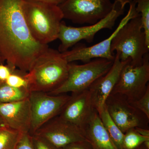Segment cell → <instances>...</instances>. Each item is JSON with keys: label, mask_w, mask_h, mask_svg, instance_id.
<instances>
[{"label": "cell", "mask_w": 149, "mask_h": 149, "mask_svg": "<svg viewBox=\"0 0 149 149\" xmlns=\"http://www.w3.org/2000/svg\"><path fill=\"white\" fill-rule=\"evenodd\" d=\"M23 0H0V54L8 64L28 72L49 48L32 37L22 10Z\"/></svg>", "instance_id": "1"}, {"label": "cell", "mask_w": 149, "mask_h": 149, "mask_svg": "<svg viewBox=\"0 0 149 149\" xmlns=\"http://www.w3.org/2000/svg\"><path fill=\"white\" fill-rule=\"evenodd\" d=\"M22 10L32 37L48 45L58 38L63 15L58 5L35 0H23Z\"/></svg>", "instance_id": "2"}, {"label": "cell", "mask_w": 149, "mask_h": 149, "mask_svg": "<svg viewBox=\"0 0 149 149\" xmlns=\"http://www.w3.org/2000/svg\"><path fill=\"white\" fill-rule=\"evenodd\" d=\"M69 63L58 50L48 48L27 72L29 90L49 93L66 80Z\"/></svg>", "instance_id": "3"}, {"label": "cell", "mask_w": 149, "mask_h": 149, "mask_svg": "<svg viewBox=\"0 0 149 149\" xmlns=\"http://www.w3.org/2000/svg\"><path fill=\"white\" fill-rule=\"evenodd\" d=\"M112 53L116 51L122 61H130L133 66L143 63L149 53V46L140 15L129 20L116 33L112 40Z\"/></svg>", "instance_id": "4"}, {"label": "cell", "mask_w": 149, "mask_h": 149, "mask_svg": "<svg viewBox=\"0 0 149 149\" xmlns=\"http://www.w3.org/2000/svg\"><path fill=\"white\" fill-rule=\"evenodd\" d=\"M132 1L114 0V7L111 12L104 18L90 26L71 27L67 26L64 21H62L58 38L61 42L59 52L63 53L68 50L70 48L81 40L92 42L95 35L102 29H112L118 18L124 13L126 5Z\"/></svg>", "instance_id": "5"}, {"label": "cell", "mask_w": 149, "mask_h": 149, "mask_svg": "<svg viewBox=\"0 0 149 149\" xmlns=\"http://www.w3.org/2000/svg\"><path fill=\"white\" fill-rule=\"evenodd\" d=\"M113 62L98 58L83 65L69 63L66 80L58 88L48 93L58 95L69 92L80 93L88 90L97 79L109 70Z\"/></svg>", "instance_id": "6"}, {"label": "cell", "mask_w": 149, "mask_h": 149, "mask_svg": "<svg viewBox=\"0 0 149 149\" xmlns=\"http://www.w3.org/2000/svg\"><path fill=\"white\" fill-rule=\"evenodd\" d=\"M114 6L111 0H65L58 5L63 18L75 24H91L104 18Z\"/></svg>", "instance_id": "7"}, {"label": "cell", "mask_w": 149, "mask_h": 149, "mask_svg": "<svg viewBox=\"0 0 149 149\" xmlns=\"http://www.w3.org/2000/svg\"><path fill=\"white\" fill-rule=\"evenodd\" d=\"M149 55L144 57L143 63L133 66L129 63L123 68L117 84L111 94L123 96L129 102L139 100L149 86Z\"/></svg>", "instance_id": "8"}, {"label": "cell", "mask_w": 149, "mask_h": 149, "mask_svg": "<svg viewBox=\"0 0 149 149\" xmlns=\"http://www.w3.org/2000/svg\"><path fill=\"white\" fill-rule=\"evenodd\" d=\"M70 97L64 94L52 95L45 92H31L29 100L32 120L29 134L33 135L45 123L59 114Z\"/></svg>", "instance_id": "9"}, {"label": "cell", "mask_w": 149, "mask_h": 149, "mask_svg": "<svg viewBox=\"0 0 149 149\" xmlns=\"http://www.w3.org/2000/svg\"><path fill=\"white\" fill-rule=\"evenodd\" d=\"M129 4L130 8L127 15L121 19L116 29L108 38L91 47L80 45L75 47L71 50L62 53L67 61L71 63L80 61L86 63L93 58L105 59L113 61L115 56L112 53L111 50L112 40L123 25L131 19L139 14L136 11V2L135 0H133Z\"/></svg>", "instance_id": "10"}, {"label": "cell", "mask_w": 149, "mask_h": 149, "mask_svg": "<svg viewBox=\"0 0 149 149\" xmlns=\"http://www.w3.org/2000/svg\"><path fill=\"white\" fill-rule=\"evenodd\" d=\"M33 135L40 136L58 149L74 142L88 141L83 129L59 116L46 123Z\"/></svg>", "instance_id": "11"}, {"label": "cell", "mask_w": 149, "mask_h": 149, "mask_svg": "<svg viewBox=\"0 0 149 149\" xmlns=\"http://www.w3.org/2000/svg\"><path fill=\"white\" fill-rule=\"evenodd\" d=\"M105 106L112 119L124 134L136 127L145 128L146 121L149 120L125 98L118 94H111Z\"/></svg>", "instance_id": "12"}, {"label": "cell", "mask_w": 149, "mask_h": 149, "mask_svg": "<svg viewBox=\"0 0 149 149\" xmlns=\"http://www.w3.org/2000/svg\"><path fill=\"white\" fill-rule=\"evenodd\" d=\"M130 61H121L116 54L109 70L97 79L88 89L93 106L98 113L104 107L107 99L117 84L123 68Z\"/></svg>", "instance_id": "13"}, {"label": "cell", "mask_w": 149, "mask_h": 149, "mask_svg": "<svg viewBox=\"0 0 149 149\" xmlns=\"http://www.w3.org/2000/svg\"><path fill=\"white\" fill-rule=\"evenodd\" d=\"M96 111L87 90L72 93L59 116L83 130Z\"/></svg>", "instance_id": "14"}, {"label": "cell", "mask_w": 149, "mask_h": 149, "mask_svg": "<svg viewBox=\"0 0 149 149\" xmlns=\"http://www.w3.org/2000/svg\"><path fill=\"white\" fill-rule=\"evenodd\" d=\"M0 116L7 127L21 133H29L32 116L29 98L0 104Z\"/></svg>", "instance_id": "15"}, {"label": "cell", "mask_w": 149, "mask_h": 149, "mask_svg": "<svg viewBox=\"0 0 149 149\" xmlns=\"http://www.w3.org/2000/svg\"><path fill=\"white\" fill-rule=\"evenodd\" d=\"M83 130L93 149H118L104 127L97 111Z\"/></svg>", "instance_id": "16"}, {"label": "cell", "mask_w": 149, "mask_h": 149, "mask_svg": "<svg viewBox=\"0 0 149 149\" xmlns=\"http://www.w3.org/2000/svg\"><path fill=\"white\" fill-rule=\"evenodd\" d=\"M98 113L104 127L115 145L118 149H123L124 134L112 119L105 105L102 110Z\"/></svg>", "instance_id": "17"}, {"label": "cell", "mask_w": 149, "mask_h": 149, "mask_svg": "<svg viewBox=\"0 0 149 149\" xmlns=\"http://www.w3.org/2000/svg\"><path fill=\"white\" fill-rule=\"evenodd\" d=\"M31 91L27 89L9 86L5 82L0 83V104L8 103L29 98Z\"/></svg>", "instance_id": "18"}, {"label": "cell", "mask_w": 149, "mask_h": 149, "mask_svg": "<svg viewBox=\"0 0 149 149\" xmlns=\"http://www.w3.org/2000/svg\"><path fill=\"white\" fill-rule=\"evenodd\" d=\"M22 134L6 126L0 127V149H15Z\"/></svg>", "instance_id": "19"}, {"label": "cell", "mask_w": 149, "mask_h": 149, "mask_svg": "<svg viewBox=\"0 0 149 149\" xmlns=\"http://www.w3.org/2000/svg\"><path fill=\"white\" fill-rule=\"evenodd\" d=\"M6 84L17 88H24L29 90V81L27 72L16 68L6 80Z\"/></svg>", "instance_id": "20"}, {"label": "cell", "mask_w": 149, "mask_h": 149, "mask_svg": "<svg viewBox=\"0 0 149 149\" xmlns=\"http://www.w3.org/2000/svg\"><path fill=\"white\" fill-rule=\"evenodd\" d=\"M136 12L141 16L143 27L149 46V0H135Z\"/></svg>", "instance_id": "21"}, {"label": "cell", "mask_w": 149, "mask_h": 149, "mask_svg": "<svg viewBox=\"0 0 149 149\" xmlns=\"http://www.w3.org/2000/svg\"><path fill=\"white\" fill-rule=\"evenodd\" d=\"M148 140H149L148 137L141 136L136 132L134 128L130 129L124 133L123 149H137Z\"/></svg>", "instance_id": "22"}, {"label": "cell", "mask_w": 149, "mask_h": 149, "mask_svg": "<svg viewBox=\"0 0 149 149\" xmlns=\"http://www.w3.org/2000/svg\"><path fill=\"white\" fill-rule=\"evenodd\" d=\"M130 103L143 113L149 120V86L141 98Z\"/></svg>", "instance_id": "23"}, {"label": "cell", "mask_w": 149, "mask_h": 149, "mask_svg": "<svg viewBox=\"0 0 149 149\" xmlns=\"http://www.w3.org/2000/svg\"><path fill=\"white\" fill-rule=\"evenodd\" d=\"M32 143L35 149H60L54 146L40 136L31 135Z\"/></svg>", "instance_id": "24"}, {"label": "cell", "mask_w": 149, "mask_h": 149, "mask_svg": "<svg viewBox=\"0 0 149 149\" xmlns=\"http://www.w3.org/2000/svg\"><path fill=\"white\" fill-rule=\"evenodd\" d=\"M15 149H35L32 144L31 135L29 133H22Z\"/></svg>", "instance_id": "25"}, {"label": "cell", "mask_w": 149, "mask_h": 149, "mask_svg": "<svg viewBox=\"0 0 149 149\" xmlns=\"http://www.w3.org/2000/svg\"><path fill=\"white\" fill-rule=\"evenodd\" d=\"M12 65L0 64V83H4L9 76L16 69Z\"/></svg>", "instance_id": "26"}, {"label": "cell", "mask_w": 149, "mask_h": 149, "mask_svg": "<svg viewBox=\"0 0 149 149\" xmlns=\"http://www.w3.org/2000/svg\"><path fill=\"white\" fill-rule=\"evenodd\" d=\"M60 149H93L89 141L74 142Z\"/></svg>", "instance_id": "27"}, {"label": "cell", "mask_w": 149, "mask_h": 149, "mask_svg": "<svg viewBox=\"0 0 149 149\" xmlns=\"http://www.w3.org/2000/svg\"><path fill=\"white\" fill-rule=\"evenodd\" d=\"M136 132L141 136L149 138V130L147 128L136 127L134 128Z\"/></svg>", "instance_id": "28"}, {"label": "cell", "mask_w": 149, "mask_h": 149, "mask_svg": "<svg viewBox=\"0 0 149 149\" xmlns=\"http://www.w3.org/2000/svg\"><path fill=\"white\" fill-rule=\"evenodd\" d=\"M35 1L49 3L58 6L61 4L62 3H63L65 0H35Z\"/></svg>", "instance_id": "29"}, {"label": "cell", "mask_w": 149, "mask_h": 149, "mask_svg": "<svg viewBox=\"0 0 149 149\" xmlns=\"http://www.w3.org/2000/svg\"><path fill=\"white\" fill-rule=\"evenodd\" d=\"M143 144L146 148L149 149V140L145 141Z\"/></svg>", "instance_id": "30"}, {"label": "cell", "mask_w": 149, "mask_h": 149, "mask_svg": "<svg viewBox=\"0 0 149 149\" xmlns=\"http://www.w3.org/2000/svg\"><path fill=\"white\" fill-rule=\"evenodd\" d=\"M5 61H6L4 59V58H3L1 55L0 54V64H2V63H4Z\"/></svg>", "instance_id": "31"}, {"label": "cell", "mask_w": 149, "mask_h": 149, "mask_svg": "<svg viewBox=\"0 0 149 149\" xmlns=\"http://www.w3.org/2000/svg\"><path fill=\"white\" fill-rule=\"evenodd\" d=\"M5 126V125L4 124L2 119V118H1V116H0V127H1V126Z\"/></svg>", "instance_id": "32"}, {"label": "cell", "mask_w": 149, "mask_h": 149, "mask_svg": "<svg viewBox=\"0 0 149 149\" xmlns=\"http://www.w3.org/2000/svg\"><path fill=\"white\" fill-rule=\"evenodd\" d=\"M147 149L145 148V146H143V144L141 145V146H140L138 147L137 149Z\"/></svg>", "instance_id": "33"}]
</instances>
